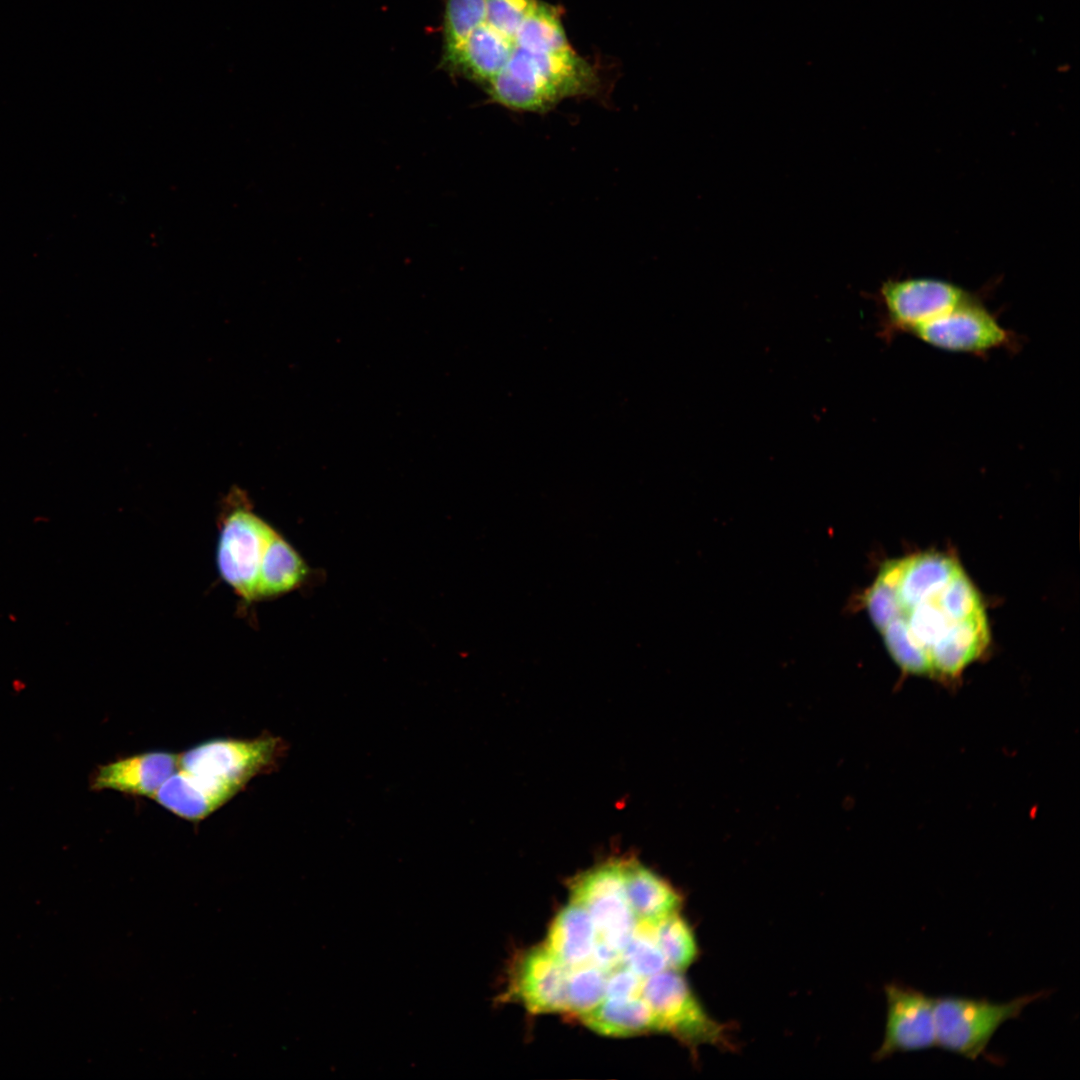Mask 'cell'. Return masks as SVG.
Returning a JSON list of instances; mask_svg holds the SVG:
<instances>
[{
	"instance_id": "cell-23",
	"label": "cell",
	"mask_w": 1080,
	"mask_h": 1080,
	"mask_svg": "<svg viewBox=\"0 0 1080 1080\" xmlns=\"http://www.w3.org/2000/svg\"><path fill=\"white\" fill-rule=\"evenodd\" d=\"M644 979L622 963L607 973L605 998L641 996Z\"/></svg>"
},
{
	"instance_id": "cell-17",
	"label": "cell",
	"mask_w": 1080,
	"mask_h": 1080,
	"mask_svg": "<svg viewBox=\"0 0 1080 1080\" xmlns=\"http://www.w3.org/2000/svg\"><path fill=\"white\" fill-rule=\"evenodd\" d=\"M308 567L298 552L276 530L266 547L256 589V602L299 587Z\"/></svg>"
},
{
	"instance_id": "cell-16",
	"label": "cell",
	"mask_w": 1080,
	"mask_h": 1080,
	"mask_svg": "<svg viewBox=\"0 0 1080 1080\" xmlns=\"http://www.w3.org/2000/svg\"><path fill=\"white\" fill-rule=\"evenodd\" d=\"M579 1018L588 1028L605 1036L626 1037L661 1032L656 1016L642 996L605 998Z\"/></svg>"
},
{
	"instance_id": "cell-8",
	"label": "cell",
	"mask_w": 1080,
	"mask_h": 1080,
	"mask_svg": "<svg viewBox=\"0 0 1080 1080\" xmlns=\"http://www.w3.org/2000/svg\"><path fill=\"white\" fill-rule=\"evenodd\" d=\"M569 890L570 901L589 913L597 939L622 952L637 924L626 893L623 858L609 859L578 874Z\"/></svg>"
},
{
	"instance_id": "cell-1",
	"label": "cell",
	"mask_w": 1080,
	"mask_h": 1080,
	"mask_svg": "<svg viewBox=\"0 0 1080 1080\" xmlns=\"http://www.w3.org/2000/svg\"><path fill=\"white\" fill-rule=\"evenodd\" d=\"M865 604L890 656L906 673L956 679L990 642L980 594L959 562L941 553L885 562Z\"/></svg>"
},
{
	"instance_id": "cell-18",
	"label": "cell",
	"mask_w": 1080,
	"mask_h": 1080,
	"mask_svg": "<svg viewBox=\"0 0 1080 1080\" xmlns=\"http://www.w3.org/2000/svg\"><path fill=\"white\" fill-rule=\"evenodd\" d=\"M653 933L669 969L682 972L698 958L694 930L679 911L653 923Z\"/></svg>"
},
{
	"instance_id": "cell-4",
	"label": "cell",
	"mask_w": 1080,
	"mask_h": 1080,
	"mask_svg": "<svg viewBox=\"0 0 1080 1080\" xmlns=\"http://www.w3.org/2000/svg\"><path fill=\"white\" fill-rule=\"evenodd\" d=\"M641 996L661 1032L675 1037L693 1055L702 1045L734 1048L729 1026L708 1013L681 972L667 968L644 979Z\"/></svg>"
},
{
	"instance_id": "cell-9",
	"label": "cell",
	"mask_w": 1080,
	"mask_h": 1080,
	"mask_svg": "<svg viewBox=\"0 0 1080 1080\" xmlns=\"http://www.w3.org/2000/svg\"><path fill=\"white\" fill-rule=\"evenodd\" d=\"M884 993L887 1002L885 1033L873 1059L882 1061L895 1053L935 1047V998L899 983L886 984Z\"/></svg>"
},
{
	"instance_id": "cell-24",
	"label": "cell",
	"mask_w": 1080,
	"mask_h": 1080,
	"mask_svg": "<svg viewBox=\"0 0 1080 1080\" xmlns=\"http://www.w3.org/2000/svg\"><path fill=\"white\" fill-rule=\"evenodd\" d=\"M591 962L608 973L622 963L621 952L597 939L592 952Z\"/></svg>"
},
{
	"instance_id": "cell-5",
	"label": "cell",
	"mask_w": 1080,
	"mask_h": 1080,
	"mask_svg": "<svg viewBox=\"0 0 1080 1080\" xmlns=\"http://www.w3.org/2000/svg\"><path fill=\"white\" fill-rule=\"evenodd\" d=\"M960 285L933 277L888 278L876 293L867 295L878 306L877 336L890 344L896 336L954 309L971 298Z\"/></svg>"
},
{
	"instance_id": "cell-3",
	"label": "cell",
	"mask_w": 1080,
	"mask_h": 1080,
	"mask_svg": "<svg viewBox=\"0 0 1080 1080\" xmlns=\"http://www.w3.org/2000/svg\"><path fill=\"white\" fill-rule=\"evenodd\" d=\"M288 743L264 732L254 738L218 737L200 742L179 754V769L240 792L255 777L280 767Z\"/></svg>"
},
{
	"instance_id": "cell-14",
	"label": "cell",
	"mask_w": 1080,
	"mask_h": 1080,
	"mask_svg": "<svg viewBox=\"0 0 1080 1080\" xmlns=\"http://www.w3.org/2000/svg\"><path fill=\"white\" fill-rule=\"evenodd\" d=\"M515 37L501 35L483 20L468 36L447 68L462 72L486 86L506 64L514 50Z\"/></svg>"
},
{
	"instance_id": "cell-13",
	"label": "cell",
	"mask_w": 1080,
	"mask_h": 1080,
	"mask_svg": "<svg viewBox=\"0 0 1080 1080\" xmlns=\"http://www.w3.org/2000/svg\"><path fill=\"white\" fill-rule=\"evenodd\" d=\"M627 897L637 921L655 923L678 912L683 899L666 880L634 858H623Z\"/></svg>"
},
{
	"instance_id": "cell-15",
	"label": "cell",
	"mask_w": 1080,
	"mask_h": 1080,
	"mask_svg": "<svg viewBox=\"0 0 1080 1080\" xmlns=\"http://www.w3.org/2000/svg\"><path fill=\"white\" fill-rule=\"evenodd\" d=\"M596 940L589 913L571 902L553 919L544 946L570 969L591 961Z\"/></svg>"
},
{
	"instance_id": "cell-21",
	"label": "cell",
	"mask_w": 1080,
	"mask_h": 1080,
	"mask_svg": "<svg viewBox=\"0 0 1080 1080\" xmlns=\"http://www.w3.org/2000/svg\"><path fill=\"white\" fill-rule=\"evenodd\" d=\"M621 961L643 979L668 968L656 943L653 923L637 921L631 939L621 952Z\"/></svg>"
},
{
	"instance_id": "cell-7",
	"label": "cell",
	"mask_w": 1080,
	"mask_h": 1080,
	"mask_svg": "<svg viewBox=\"0 0 1080 1080\" xmlns=\"http://www.w3.org/2000/svg\"><path fill=\"white\" fill-rule=\"evenodd\" d=\"M935 349L985 357L996 350L1016 354L1023 338L1000 323L998 313L977 292L947 313L916 327L910 334Z\"/></svg>"
},
{
	"instance_id": "cell-12",
	"label": "cell",
	"mask_w": 1080,
	"mask_h": 1080,
	"mask_svg": "<svg viewBox=\"0 0 1080 1080\" xmlns=\"http://www.w3.org/2000/svg\"><path fill=\"white\" fill-rule=\"evenodd\" d=\"M238 793L235 788L216 784L178 769L162 784L153 800L174 815L197 823Z\"/></svg>"
},
{
	"instance_id": "cell-22",
	"label": "cell",
	"mask_w": 1080,
	"mask_h": 1080,
	"mask_svg": "<svg viewBox=\"0 0 1080 1080\" xmlns=\"http://www.w3.org/2000/svg\"><path fill=\"white\" fill-rule=\"evenodd\" d=\"M538 0H486L484 21L501 35L512 38Z\"/></svg>"
},
{
	"instance_id": "cell-19",
	"label": "cell",
	"mask_w": 1080,
	"mask_h": 1080,
	"mask_svg": "<svg viewBox=\"0 0 1080 1080\" xmlns=\"http://www.w3.org/2000/svg\"><path fill=\"white\" fill-rule=\"evenodd\" d=\"M486 0H447L443 64L448 67L462 45L485 18Z\"/></svg>"
},
{
	"instance_id": "cell-11",
	"label": "cell",
	"mask_w": 1080,
	"mask_h": 1080,
	"mask_svg": "<svg viewBox=\"0 0 1080 1080\" xmlns=\"http://www.w3.org/2000/svg\"><path fill=\"white\" fill-rule=\"evenodd\" d=\"M179 769V754L146 751L98 766L90 776L91 790H113L136 797L152 798L162 784Z\"/></svg>"
},
{
	"instance_id": "cell-6",
	"label": "cell",
	"mask_w": 1080,
	"mask_h": 1080,
	"mask_svg": "<svg viewBox=\"0 0 1080 1080\" xmlns=\"http://www.w3.org/2000/svg\"><path fill=\"white\" fill-rule=\"evenodd\" d=\"M1048 991L1026 994L1005 1003L956 996L935 998L936 1047L976 1060L998 1028L1020 1016L1032 1002L1046 998Z\"/></svg>"
},
{
	"instance_id": "cell-20",
	"label": "cell",
	"mask_w": 1080,
	"mask_h": 1080,
	"mask_svg": "<svg viewBox=\"0 0 1080 1080\" xmlns=\"http://www.w3.org/2000/svg\"><path fill=\"white\" fill-rule=\"evenodd\" d=\"M607 972L591 961L568 970L566 1011L580 1016L600 1004L606 997Z\"/></svg>"
},
{
	"instance_id": "cell-10",
	"label": "cell",
	"mask_w": 1080,
	"mask_h": 1080,
	"mask_svg": "<svg viewBox=\"0 0 1080 1080\" xmlns=\"http://www.w3.org/2000/svg\"><path fill=\"white\" fill-rule=\"evenodd\" d=\"M568 970L545 946L529 949L514 967L509 994L533 1014L564 1012Z\"/></svg>"
},
{
	"instance_id": "cell-2",
	"label": "cell",
	"mask_w": 1080,
	"mask_h": 1080,
	"mask_svg": "<svg viewBox=\"0 0 1080 1080\" xmlns=\"http://www.w3.org/2000/svg\"><path fill=\"white\" fill-rule=\"evenodd\" d=\"M218 520L219 573L243 603H255L264 553L275 529L254 512L248 495L238 487L223 498Z\"/></svg>"
}]
</instances>
